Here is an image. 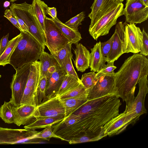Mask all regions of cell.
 <instances>
[{"label":"cell","instance_id":"obj_1","mask_svg":"<svg viewBox=\"0 0 148 148\" xmlns=\"http://www.w3.org/2000/svg\"><path fill=\"white\" fill-rule=\"evenodd\" d=\"M121 103L117 96L107 95L88 100L73 113L81 116L73 125V128L78 134L103 133L105 125L118 115Z\"/></svg>","mask_w":148,"mask_h":148},{"label":"cell","instance_id":"obj_2","mask_svg":"<svg viewBox=\"0 0 148 148\" xmlns=\"http://www.w3.org/2000/svg\"><path fill=\"white\" fill-rule=\"evenodd\" d=\"M115 85L118 97L125 101L132 99L140 79L148 75V59L140 54L129 57L115 73Z\"/></svg>","mask_w":148,"mask_h":148},{"label":"cell","instance_id":"obj_3","mask_svg":"<svg viewBox=\"0 0 148 148\" xmlns=\"http://www.w3.org/2000/svg\"><path fill=\"white\" fill-rule=\"evenodd\" d=\"M22 37L12 55L10 64L16 70L25 65L38 61L45 47L29 33L21 31Z\"/></svg>","mask_w":148,"mask_h":148},{"label":"cell","instance_id":"obj_4","mask_svg":"<svg viewBox=\"0 0 148 148\" xmlns=\"http://www.w3.org/2000/svg\"><path fill=\"white\" fill-rule=\"evenodd\" d=\"M123 4L118 1L101 16L91 25L89 32L95 40L108 34L111 28L116 23L117 20L123 15Z\"/></svg>","mask_w":148,"mask_h":148},{"label":"cell","instance_id":"obj_5","mask_svg":"<svg viewBox=\"0 0 148 148\" xmlns=\"http://www.w3.org/2000/svg\"><path fill=\"white\" fill-rule=\"evenodd\" d=\"M147 75L141 78L138 82L139 91L136 97L125 101L126 107L124 112L128 116L130 124L134 125L141 115L147 113L145 106L146 95L148 93Z\"/></svg>","mask_w":148,"mask_h":148},{"label":"cell","instance_id":"obj_6","mask_svg":"<svg viewBox=\"0 0 148 148\" xmlns=\"http://www.w3.org/2000/svg\"><path fill=\"white\" fill-rule=\"evenodd\" d=\"M31 4L26 2L21 3H12L10 7L16 18L22 20L28 26L29 33L42 45L45 47V39L37 26L32 12Z\"/></svg>","mask_w":148,"mask_h":148},{"label":"cell","instance_id":"obj_7","mask_svg":"<svg viewBox=\"0 0 148 148\" xmlns=\"http://www.w3.org/2000/svg\"><path fill=\"white\" fill-rule=\"evenodd\" d=\"M45 24L46 46L53 55L70 42L51 18L46 16Z\"/></svg>","mask_w":148,"mask_h":148},{"label":"cell","instance_id":"obj_8","mask_svg":"<svg viewBox=\"0 0 148 148\" xmlns=\"http://www.w3.org/2000/svg\"><path fill=\"white\" fill-rule=\"evenodd\" d=\"M31 63L26 64L16 70L15 73L13 75L10 84L12 95L10 101L15 107L20 105L28 78Z\"/></svg>","mask_w":148,"mask_h":148},{"label":"cell","instance_id":"obj_9","mask_svg":"<svg viewBox=\"0 0 148 148\" xmlns=\"http://www.w3.org/2000/svg\"><path fill=\"white\" fill-rule=\"evenodd\" d=\"M38 132L26 129H12L0 127V145L30 144L34 143Z\"/></svg>","mask_w":148,"mask_h":148},{"label":"cell","instance_id":"obj_10","mask_svg":"<svg viewBox=\"0 0 148 148\" xmlns=\"http://www.w3.org/2000/svg\"><path fill=\"white\" fill-rule=\"evenodd\" d=\"M114 74L115 73L106 74L97 79L93 86L88 90V100L94 99L110 95H115L118 97L115 85Z\"/></svg>","mask_w":148,"mask_h":148},{"label":"cell","instance_id":"obj_11","mask_svg":"<svg viewBox=\"0 0 148 148\" xmlns=\"http://www.w3.org/2000/svg\"><path fill=\"white\" fill-rule=\"evenodd\" d=\"M123 15L127 23H140L148 18V6L142 0H127Z\"/></svg>","mask_w":148,"mask_h":148},{"label":"cell","instance_id":"obj_12","mask_svg":"<svg viewBox=\"0 0 148 148\" xmlns=\"http://www.w3.org/2000/svg\"><path fill=\"white\" fill-rule=\"evenodd\" d=\"M142 40L143 33L140 28L134 24L126 23L125 29L124 53L140 52Z\"/></svg>","mask_w":148,"mask_h":148},{"label":"cell","instance_id":"obj_13","mask_svg":"<svg viewBox=\"0 0 148 148\" xmlns=\"http://www.w3.org/2000/svg\"><path fill=\"white\" fill-rule=\"evenodd\" d=\"M65 114L64 108L59 97L56 95L38 105L36 107L34 117L37 119L58 116H65Z\"/></svg>","mask_w":148,"mask_h":148},{"label":"cell","instance_id":"obj_14","mask_svg":"<svg viewBox=\"0 0 148 148\" xmlns=\"http://www.w3.org/2000/svg\"><path fill=\"white\" fill-rule=\"evenodd\" d=\"M126 23L119 22L116 26L112 48L107 62H114L124 53V45L125 26Z\"/></svg>","mask_w":148,"mask_h":148},{"label":"cell","instance_id":"obj_15","mask_svg":"<svg viewBox=\"0 0 148 148\" xmlns=\"http://www.w3.org/2000/svg\"><path fill=\"white\" fill-rule=\"evenodd\" d=\"M130 125L128 118L124 111L106 123L103 128L102 131L106 137L112 136L119 134Z\"/></svg>","mask_w":148,"mask_h":148},{"label":"cell","instance_id":"obj_16","mask_svg":"<svg viewBox=\"0 0 148 148\" xmlns=\"http://www.w3.org/2000/svg\"><path fill=\"white\" fill-rule=\"evenodd\" d=\"M66 75L63 69L59 66L56 71L47 78L45 97L42 102L56 95Z\"/></svg>","mask_w":148,"mask_h":148},{"label":"cell","instance_id":"obj_17","mask_svg":"<svg viewBox=\"0 0 148 148\" xmlns=\"http://www.w3.org/2000/svg\"><path fill=\"white\" fill-rule=\"evenodd\" d=\"M36 107L27 104L14 106L12 109L14 116L13 123L18 126L28 124L32 123Z\"/></svg>","mask_w":148,"mask_h":148},{"label":"cell","instance_id":"obj_18","mask_svg":"<svg viewBox=\"0 0 148 148\" xmlns=\"http://www.w3.org/2000/svg\"><path fill=\"white\" fill-rule=\"evenodd\" d=\"M48 6L47 5L41 0H33L31 5V10L37 26L45 39V22L47 14L46 9Z\"/></svg>","mask_w":148,"mask_h":148},{"label":"cell","instance_id":"obj_19","mask_svg":"<svg viewBox=\"0 0 148 148\" xmlns=\"http://www.w3.org/2000/svg\"><path fill=\"white\" fill-rule=\"evenodd\" d=\"M76 47L74 50L75 55L74 64L78 71L83 72L89 67L90 53L80 43L76 44Z\"/></svg>","mask_w":148,"mask_h":148},{"label":"cell","instance_id":"obj_20","mask_svg":"<svg viewBox=\"0 0 148 148\" xmlns=\"http://www.w3.org/2000/svg\"><path fill=\"white\" fill-rule=\"evenodd\" d=\"M101 45V42L99 41L90 49L89 67L91 71L99 72L104 67L107 62L106 58L102 54Z\"/></svg>","mask_w":148,"mask_h":148},{"label":"cell","instance_id":"obj_21","mask_svg":"<svg viewBox=\"0 0 148 148\" xmlns=\"http://www.w3.org/2000/svg\"><path fill=\"white\" fill-rule=\"evenodd\" d=\"M118 1L114 0H94L90 8L91 12L88 15L91 19L90 25H92L101 16Z\"/></svg>","mask_w":148,"mask_h":148},{"label":"cell","instance_id":"obj_22","mask_svg":"<svg viewBox=\"0 0 148 148\" xmlns=\"http://www.w3.org/2000/svg\"><path fill=\"white\" fill-rule=\"evenodd\" d=\"M87 96L60 98L65 110L64 119L73 113L88 100Z\"/></svg>","mask_w":148,"mask_h":148},{"label":"cell","instance_id":"obj_23","mask_svg":"<svg viewBox=\"0 0 148 148\" xmlns=\"http://www.w3.org/2000/svg\"><path fill=\"white\" fill-rule=\"evenodd\" d=\"M40 79V63L36 61L32 62L26 87L37 92Z\"/></svg>","mask_w":148,"mask_h":148},{"label":"cell","instance_id":"obj_24","mask_svg":"<svg viewBox=\"0 0 148 148\" xmlns=\"http://www.w3.org/2000/svg\"><path fill=\"white\" fill-rule=\"evenodd\" d=\"M64 116H58L53 117L43 118L36 119L30 124L24 126L25 129L35 130L37 129L45 128L51 127L64 119Z\"/></svg>","mask_w":148,"mask_h":148},{"label":"cell","instance_id":"obj_25","mask_svg":"<svg viewBox=\"0 0 148 148\" xmlns=\"http://www.w3.org/2000/svg\"><path fill=\"white\" fill-rule=\"evenodd\" d=\"M56 25L59 28L64 36L68 39L69 42L77 44L82 39L81 34L79 31H75L62 23L58 18L52 19Z\"/></svg>","mask_w":148,"mask_h":148},{"label":"cell","instance_id":"obj_26","mask_svg":"<svg viewBox=\"0 0 148 148\" xmlns=\"http://www.w3.org/2000/svg\"><path fill=\"white\" fill-rule=\"evenodd\" d=\"M22 36L20 32L19 34L9 41L6 49L0 56V65L4 66L10 64L11 56Z\"/></svg>","mask_w":148,"mask_h":148},{"label":"cell","instance_id":"obj_27","mask_svg":"<svg viewBox=\"0 0 148 148\" xmlns=\"http://www.w3.org/2000/svg\"><path fill=\"white\" fill-rule=\"evenodd\" d=\"M38 60L40 63V79L46 77L48 69L50 66H60L52 55L45 51L40 56Z\"/></svg>","mask_w":148,"mask_h":148},{"label":"cell","instance_id":"obj_28","mask_svg":"<svg viewBox=\"0 0 148 148\" xmlns=\"http://www.w3.org/2000/svg\"><path fill=\"white\" fill-rule=\"evenodd\" d=\"M82 83L72 75H66L56 96L59 97L68 92Z\"/></svg>","mask_w":148,"mask_h":148},{"label":"cell","instance_id":"obj_29","mask_svg":"<svg viewBox=\"0 0 148 148\" xmlns=\"http://www.w3.org/2000/svg\"><path fill=\"white\" fill-rule=\"evenodd\" d=\"M15 106L10 101H4L3 105L0 107V117L6 123L11 124L13 123L14 116L12 111Z\"/></svg>","mask_w":148,"mask_h":148},{"label":"cell","instance_id":"obj_30","mask_svg":"<svg viewBox=\"0 0 148 148\" xmlns=\"http://www.w3.org/2000/svg\"><path fill=\"white\" fill-rule=\"evenodd\" d=\"M27 104L37 107L38 105L37 92L25 87L20 105Z\"/></svg>","mask_w":148,"mask_h":148},{"label":"cell","instance_id":"obj_31","mask_svg":"<svg viewBox=\"0 0 148 148\" xmlns=\"http://www.w3.org/2000/svg\"><path fill=\"white\" fill-rule=\"evenodd\" d=\"M106 137L103 133L87 134L73 138L68 141L69 144H75L99 140Z\"/></svg>","mask_w":148,"mask_h":148},{"label":"cell","instance_id":"obj_32","mask_svg":"<svg viewBox=\"0 0 148 148\" xmlns=\"http://www.w3.org/2000/svg\"><path fill=\"white\" fill-rule=\"evenodd\" d=\"M88 90L81 83L76 87L59 97L60 98H64L88 97Z\"/></svg>","mask_w":148,"mask_h":148},{"label":"cell","instance_id":"obj_33","mask_svg":"<svg viewBox=\"0 0 148 148\" xmlns=\"http://www.w3.org/2000/svg\"><path fill=\"white\" fill-rule=\"evenodd\" d=\"M73 55L70 53L62 63V68L66 75H72L78 80H80L75 71L72 62Z\"/></svg>","mask_w":148,"mask_h":148},{"label":"cell","instance_id":"obj_34","mask_svg":"<svg viewBox=\"0 0 148 148\" xmlns=\"http://www.w3.org/2000/svg\"><path fill=\"white\" fill-rule=\"evenodd\" d=\"M72 44L69 43L64 48L52 55L55 58L60 66L62 68V63L69 54L71 53Z\"/></svg>","mask_w":148,"mask_h":148},{"label":"cell","instance_id":"obj_35","mask_svg":"<svg viewBox=\"0 0 148 148\" xmlns=\"http://www.w3.org/2000/svg\"><path fill=\"white\" fill-rule=\"evenodd\" d=\"M85 16L84 12H82L71 18L64 23V24L75 31H78V27L79 25L82 24V22L84 20Z\"/></svg>","mask_w":148,"mask_h":148},{"label":"cell","instance_id":"obj_36","mask_svg":"<svg viewBox=\"0 0 148 148\" xmlns=\"http://www.w3.org/2000/svg\"><path fill=\"white\" fill-rule=\"evenodd\" d=\"M92 71L82 75L81 81L84 86L88 90L91 88L95 83L97 79L95 77L96 73Z\"/></svg>","mask_w":148,"mask_h":148},{"label":"cell","instance_id":"obj_37","mask_svg":"<svg viewBox=\"0 0 148 148\" xmlns=\"http://www.w3.org/2000/svg\"><path fill=\"white\" fill-rule=\"evenodd\" d=\"M52 138H57L64 141L63 138L56 134L53 132L51 127H48L45 128L41 131L38 132L35 136V139H42L49 141Z\"/></svg>","mask_w":148,"mask_h":148},{"label":"cell","instance_id":"obj_38","mask_svg":"<svg viewBox=\"0 0 148 148\" xmlns=\"http://www.w3.org/2000/svg\"><path fill=\"white\" fill-rule=\"evenodd\" d=\"M47 82V78L46 77L40 79L37 91L38 105L40 104L45 98Z\"/></svg>","mask_w":148,"mask_h":148},{"label":"cell","instance_id":"obj_39","mask_svg":"<svg viewBox=\"0 0 148 148\" xmlns=\"http://www.w3.org/2000/svg\"><path fill=\"white\" fill-rule=\"evenodd\" d=\"M114 62H107L104 67L96 73L95 77L97 79L104 75L114 73V70L116 68Z\"/></svg>","mask_w":148,"mask_h":148},{"label":"cell","instance_id":"obj_40","mask_svg":"<svg viewBox=\"0 0 148 148\" xmlns=\"http://www.w3.org/2000/svg\"><path fill=\"white\" fill-rule=\"evenodd\" d=\"M114 37V34L106 41L101 42V49L104 57L107 58L110 51Z\"/></svg>","mask_w":148,"mask_h":148},{"label":"cell","instance_id":"obj_41","mask_svg":"<svg viewBox=\"0 0 148 148\" xmlns=\"http://www.w3.org/2000/svg\"><path fill=\"white\" fill-rule=\"evenodd\" d=\"M142 44L140 54L145 56H147L148 54V35L144 28L143 29Z\"/></svg>","mask_w":148,"mask_h":148},{"label":"cell","instance_id":"obj_42","mask_svg":"<svg viewBox=\"0 0 148 148\" xmlns=\"http://www.w3.org/2000/svg\"><path fill=\"white\" fill-rule=\"evenodd\" d=\"M4 16L8 19L11 23L20 31H22L13 13L10 9H6L4 12Z\"/></svg>","mask_w":148,"mask_h":148},{"label":"cell","instance_id":"obj_43","mask_svg":"<svg viewBox=\"0 0 148 148\" xmlns=\"http://www.w3.org/2000/svg\"><path fill=\"white\" fill-rule=\"evenodd\" d=\"M9 33L3 36L1 39L0 43V56L3 53L8 44Z\"/></svg>","mask_w":148,"mask_h":148},{"label":"cell","instance_id":"obj_44","mask_svg":"<svg viewBox=\"0 0 148 148\" xmlns=\"http://www.w3.org/2000/svg\"><path fill=\"white\" fill-rule=\"evenodd\" d=\"M47 14L50 15L52 19H55L57 18L56 9L54 7H49L48 6L46 9Z\"/></svg>","mask_w":148,"mask_h":148},{"label":"cell","instance_id":"obj_45","mask_svg":"<svg viewBox=\"0 0 148 148\" xmlns=\"http://www.w3.org/2000/svg\"><path fill=\"white\" fill-rule=\"evenodd\" d=\"M59 66H60L53 65L50 66L48 69L46 77L47 78L49 77L51 74L56 71L57 68Z\"/></svg>","mask_w":148,"mask_h":148},{"label":"cell","instance_id":"obj_46","mask_svg":"<svg viewBox=\"0 0 148 148\" xmlns=\"http://www.w3.org/2000/svg\"><path fill=\"white\" fill-rule=\"evenodd\" d=\"M10 2L6 1L4 3L3 6L5 8H7L10 6Z\"/></svg>","mask_w":148,"mask_h":148},{"label":"cell","instance_id":"obj_47","mask_svg":"<svg viewBox=\"0 0 148 148\" xmlns=\"http://www.w3.org/2000/svg\"><path fill=\"white\" fill-rule=\"evenodd\" d=\"M142 1L146 6H148V0H142Z\"/></svg>","mask_w":148,"mask_h":148},{"label":"cell","instance_id":"obj_48","mask_svg":"<svg viewBox=\"0 0 148 148\" xmlns=\"http://www.w3.org/2000/svg\"><path fill=\"white\" fill-rule=\"evenodd\" d=\"M17 0H10V2H14V1H17Z\"/></svg>","mask_w":148,"mask_h":148},{"label":"cell","instance_id":"obj_49","mask_svg":"<svg viewBox=\"0 0 148 148\" xmlns=\"http://www.w3.org/2000/svg\"><path fill=\"white\" fill-rule=\"evenodd\" d=\"M117 0V1H120L122 2H123V1L124 0Z\"/></svg>","mask_w":148,"mask_h":148},{"label":"cell","instance_id":"obj_50","mask_svg":"<svg viewBox=\"0 0 148 148\" xmlns=\"http://www.w3.org/2000/svg\"><path fill=\"white\" fill-rule=\"evenodd\" d=\"M1 77V75L0 74V78Z\"/></svg>","mask_w":148,"mask_h":148}]
</instances>
